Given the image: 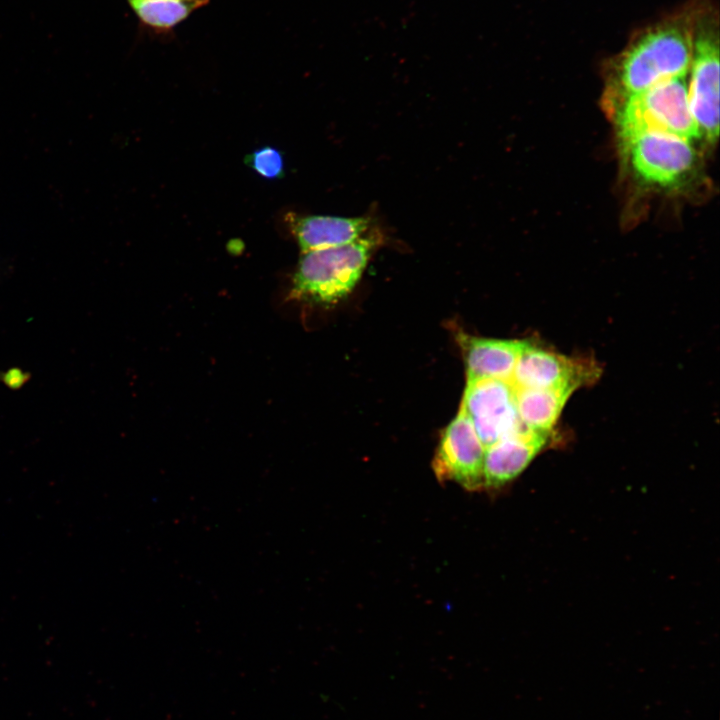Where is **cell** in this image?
Listing matches in <instances>:
<instances>
[{
	"label": "cell",
	"instance_id": "cell-7",
	"mask_svg": "<svg viewBox=\"0 0 720 720\" xmlns=\"http://www.w3.org/2000/svg\"><path fill=\"white\" fill-rule=\"evenodd\" d=\"M485 447L470 419L460 409L444 430L433 460L440 481H455L469 490L483 489Z\"/></svg>",
	"mask_w": 720,
	"mask_h": 720
},
{
	"label": "cell",
	"instance_id": "cell-1",
	"mask_svg": "<svg viewBox=\"0 0 720 720\" xmlns=\"http://www.w3.org/2000/svg\"><path fill=\"white\" fill-rule=\"evenodd\" d=\"M694 5L637 32L607 65L602 106L609 115L626 99L663 80L687 75Z\"/></svg>",
	"mask_w": 720,
	"mask_h": 720
},
{
	"label": "cell",
	"instance_id": "cell-15",
	"mask_svg": "<svg viewBox=\"0 0 720 720\" xmlns=\"http://www.w3.org/2000/svg\"><path fill=\"white\" fill-rule=\"evenodd\" d=\"M30 379V374L21 368L13 367L0 374V381L10 389L17 390Z\"/></svg>",
	"mask_w": 720,
	"mask_h": 720
},
{
	"label": "cell",
	"instance_id": "cell-6",
	"mask_svg": "<svg viewBox=\"0 0 720 720\" xmlns=\"http://www.w3.org/2000/svg\"><path fill=\"white\" fill-rule=\"evenodd\" d=\"M460 409L470 419L485 449L525 428L517 413L515 388L508 380L467 381Z\"/></svg>",
	"mask_w": 720,
	"mask_h": 720
},
{
	"label": "cell",
	"instance_id": "cell-2",
	"mask_svg": "<svg viewBox=\"0 0 720 720\" xmlns=\"http://www.w3.org/2000/svg\"><path fill=\"white\" fill-rule=\"evenodd\" d=\"M618 148L624 168L644 189L680 192L699 176L701 157L690 140L651 132L618 142Z\"/></svg>",
	"mask_w": 720,
	"mask_h": 720
},
{
	"label": "cell",
	"instance_id": "cell-4",
	"mask_svg": "<svg viewBox=\"0 0 720 720\" xmlns=\"http://www.w3.org/2000/svg\"><path fill=\"white\" fill-rule=\"evenodd\" d=\"M376 231L346 245L302 253L290 296L318 304H333L356 286L379 245Z\"/></svg>",
	"mask_w": 720,
	"mask_h": 720
},
{
	"label": "cell",
	"instance_id": "cell-5",
	"mask_svg": "<svg viewBox=\"0 0 720 720\" xmlns=\"http://www.w3.org/2000/svg\"><path fill=\"white\" fill-rule=\"evenodd\" d=\"M688 104L701 140L709 145L719 135V21L708 4L694 5Z\"/></svg>",
	"mask_w": 720,
	"mask_h": 720
},
{
	"label": "cell",
	"instance_id": "cell-13",
	"mask_svg": "<svg viewBox=\"0 0 720 720\" xmlns=\"http://www.w3.org/2000/svg\"><path fill=\"white\" fill-rule=\"evenodd\" d=\"M139 19L154 28H171L197 7L183 0H127Z\"/></svg>",
	"mask_w": 720,
	"mask_h": 720
},
{
	"label": "cell",
	"instance_id": "cell-10",
	"mask_svg": "<svg viewBox=\"0 0 720 720\" xmlns=\"http://www.w3.org/2000/svg\"><path fill=\"white\" fill-rule=\"evenodd\" d=\"M288 223L302 253L346 245L370 231L368 217L292 214Z\"/></svg>",
	"mask_w": 720,
	"mask_h": 720
},
{
	"label": "cell",
	"instance_id": "cell-8",
	"mask_svg": "<svg viewBox=\"0 0 720 720\" xmlns=\"http://www.w3.org/2000/svg\"><path fill=\"white\" fill-rule=\"evenodd\" d=\"M591 376V367L527 343L510 382L515 389L578 388Z\"/></svg>",
	"mask_w": 720,
	"mask_h": 720
},
{
	"label": "cell",
	"instance_id": "cell-16",
	"mask_svg": "<svg viewBox=\"0 0 720 720\" xmlns=\"http://www.w3.org/2000/svg\"><path fill=\"white\" fill-rule=\"evenodd\" d=\"M183 1L192 3V4H194L197 8H199V7L207 4L209 0H183Z\"/></svg>",
	"mask_w": 720,
	"mask_h": 720
},
{
	"label": "cell",
	"instance_id": "cell-14",
	"mask_svg": "<svg viewBox=\"0 0 720 720\" xmlns=\"http://www.w3.org/2000/svg\"><path fill=\"white\" fill-rule=\"evenodd\" d=\"M245 164L257 175L269 179H280L284 176V159L282 153L272 147L265 146L254 150L244 159Z\"/></svg>",
	"mask_w": 720,
	"mask_h": 720
},
{
	"label": "cell",
	"instance_id": "cell-3",
	"mask_svg": "<svg viewBox=\"0 0 720 720\" xmlns=\"http://www.w3.org/2000/svg\"><path fill=\"white\" fill-rule=\"evenodd\" d=\"M617 143L644 133L701 139L689 109L687 75L663 80L626 99L608 115Z\"/></svg>",
	"mask_w": 720,
	"mask_h": 720
},
{
	"label": "cell",
	"instance_id": "cell-9",
	"mask_svg": "<svg viewBox=\"0 0 720 720\" xmlns=\"http://www.w3.org/2000/svg\"><path fill=\"white\" fill-rule=\"evenodd\" d=\"M547 439V433L524 428L488 446L483 461V488H498L516 478Z\"/></svg>",
	"mask_w": 720,
	"mask_h": 720
},
{
	"label": "cell",
	"instance_id": "cell-11",
	"mask_svg": "<svg viewBox=\"0 0 720 720\" xmlns=\"http://www.w3.org/2000/svg\"><path fill=\"white\" fill-rule=\"evenodd\" d=\"M466 366L467 381L479 379L511 380L515 365L528 342L474 337H458Z\"/></svg>",
	"mask_w": 720,
	"mask_h": 720
},
{
	"label": "cell",
	"instance_id": "cell-12",
	"mask_svg": "<svg viewBox=\"0 0 720 720\" xmlns=\"http://www.w3.org/2000/svg\"><path fill=\"white\" fill-rule=\"evenodd\" d=\"M576 386L549 389H515L519 419L529 430L549 433Z\"/></svg>",
	"mask_w": 720,
	"mask_h": 720
}]
</instances>
